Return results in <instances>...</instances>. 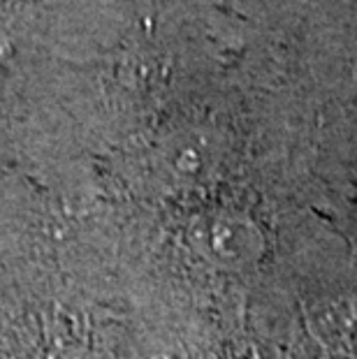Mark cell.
I'll return each instance as SVG.
<instances>
[{"label":"cell","mask_w":357,"mask_h":359,"mask_svg":"<svg viewBox=\"0 0 357 359\" xmlns=\"http://www.w3.org/2000/svg\"><path fill=\"white\" fill-rule=\"evenodd\" d=\"M137 359H186V355L172 341H151L140 350Z\"/></svg>","instance_id":"3957f363"},{"label":"cell","mask_w":357,"mask_h":359,"mask_svg":"<svg viewBox=\"0 0 357 359\" xmlns=\"http://www.w3.org/2000/svg\"><path fill=\"white\" fill-rule=\"evenodd\" d=\"M191 239L204 257L227 269L253 264L264 250L257 225L234 211H218L200 218L193 225Z\"/></svg>","instance_id":"6da1fadb"},{"label":"cell","mask_w":357,"mask_h":359,"mask_svg":"<svg viewBox=\"0 0 357 359\" xmlns=\"http://www.w3.org/2000/svg\"><path fill=\"white\" fill-rule=\"evenodd\" d=\"M211 151L204 147L200 137H179L163 151V170L170 179L179 183H191L202 179L211 167Z\"/></svg>","instance_id":"7a4b0ae2"}]
</instances>
